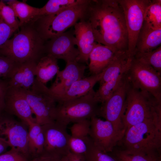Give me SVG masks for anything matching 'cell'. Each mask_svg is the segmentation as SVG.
<instances>
[{
  "label": "cell",
  "mask_w": 161,
  "mask_h": 161,
  "mask_svg": "<svg viewBox=\"0 0 161 161\" xmlns=\"http://www.w3.org/2000/svg\"><path fill=\"white\" fill-rule=\"evenodd\" d=\"M85 18L91 25L96 42L117 53L127 52L124 14L118 0H90Z\"/></svg>",
  "instance_id": "6da1fadb"
},
{
  "label": "cell",
  "mask_w": 161,
  "mask_h": 161,
  "mask_svg": "<svg viewBox=\"0 0 161 161\" xmlns=\"http://www.w3.org/2000/svg\"><path fill=\"white\" fill-rule=\"evenodd\" d=\"M32 24L20 27L0 48V55L7 56L18 64L33 61L37 63L46 55L44 40Z\"/></svg>",
  "instance_id": "7a4b0ae2"
},
{
  "label": "cell",
  "mask_w": 161,
  "mask_h": 161,
  "mask_svg": "<svg viewBox=\"0 0 161 161\" xmlns=\"http://www.w3.org/2000/svg\"><path fill=\"white\" fill-rule=\"evenodd\" d=\"M159 116H161V102L149 92L134 87L129 81L123 117L125 129Z\"/></svg>",
  "instance_id": "3957f363"
},
{
  "label": "cell",
  "mask_w": 161,
  "mask_h": 161,
  "mask_svg": "<svg viewBox=\"0 0 161 161\" xmlns=\"http://www.w3.org/2000/svg\"><path fill=\"white\" fill-rule=\"evenodd\" d=\"M122 141L125 150L158 153L161 146V116L129 127L126 130Z\"/></svg>",
  "instance_id": "277c9868"
},
{
  "label": "cell",
  "mask_w": 161,
  "mask_h": 161,
  "mask_svg": "<svg viewBox=\"0 0 161 161\" xmlns=\"http://www.w3.org/2000/svg\"><path fill=\"white\" fill-rule=\"evenodd\" d=\"M90 0L76 5L55 14L40 16L35 28L44 40L57 36L86 17Z\"/></svg>",
  "instance_id": "5b68a950"
},
{
  "label": "cell",
  "mask_w": 161,
  "mask_h": 161,
  "mask_svg": "<svg viewBox=\"0 0 161 161\" xmlns=\"http://www.w3.org/2000/svg\"><path fill=\"white\" fill-rule=\"evenodd\" d=\"M95 92L92 89L80 97L58 103L55 122L67 127L71 123L98 116L100 106L95 98Z\"/></svg>",
  "instance_id": "8992f818"
},
{
  "label": "cell",
  "mask_w": 161,
  "mask_h": 161,
  "mask_svg": "<svg viewBox=\"0 0 161 161\" xmlns=\"http://www.w3.org/2000/svg\"><path fill=\"white\" fill-rule=\"evenodd\" d=\"M22 89L35 115L36 123L42 126L55 122L56 102L46 85L35 78L30 88Z\"/></svg>",
  "instance_id": "52a82bcc"
},
{
  "label": "cell",
  "mask_w": 161,
  "mask_h": 161,
  "mask_svg": "<svg viewBox=\"0 0 161 161\" xmlns=\"http://www.w3.org/2000/svg\"><path fill=\"white\" fill-rule=\"evenodd\" d=\"M126 74L132 86L149 92L161 102V73L151 66L132 58Z\"/></svg>",
  "instance_id": "ba28073f"
},
{
  "label": "cell",
  "mask_w": 161,
  "mask_h": 161,
  "mask_svg": "<svg viewBox=\"0 0 161 161\" xmlns=\"http://www.w3.org/2000/svg\"><path fill=\"white\" fill-rule=\"evenodd\" d=\"M124 14L128 34L127 53L132 58L135 52L136 41L144 22V15L151 0H118Z\"/></svg>",
  "instance_id": "9c48e42d"
},
{
  "label": "cell",
  "mask_w": 161,
  "mask_h": 161,
  "mask_svg": "<svg viewBox=\"0 0 161 161\" xmlns=\"http://www.w3.org/2000/svg\"><path fill=\"white\" fill-rule=\"evenodd\" d=\"M129 81L126 74L123 75L113 93L100 107L98 116L111 123L118 131L125 132L123 122Z\"/></svg>",
  "instance_id": "30bf717a"
},
{
  "label": "cell",
  "mask_w": 161,
  "mask_h": 161,
  "mask_svg": "<svg viewBox=\"0 0 161 161\" xmlns=\"http://www.w3.org/2000/svg\"><path fill=\"white\" fill-rule=\"evenodd\" d=\"M27 126L11 116H0V139L25 157L29 154Z\"/></svg>",
  "instance_id": "8fae6325"
},
{
  "label": "cell",
  "mask_w": 161,
  "mask_h": 161,
  "mask_svg": "<svg viewBox=\"0 0 161 161\" xmlns=\"http://www.w3.org/2000/svg\"><path fill=\"white\" fill-rule=\"evenodd\" d=\"M90 120L89 137L94 145L105 152L112 151L122 141L125 132L118 131L111 123L97 116L92 117Z\"/></svg>",
  "instance_id": "7c38bea8"
},
{
  "label": "cell",
  "mask_w": 161,
  "mask_h": 161,
  "mask_svg": "<svg viewBox=\"0 0 161 161\" xmlns=\"http://www.w3.org/2000/svg\"><path fill=\"white\" fill-rule=\"evenodd\" d=\"M41 127L45 139L43 154L61 161L70 152L69 144L70 135L67 132V127L55 121Z\"/></svg>",
  "instance_id": "4fadbf2b"
},
{
  "label": "cell",
  "mask_w": 161,
  "mask_h": 161,
  "mask_svg": "<svg viewBox=\"0 0 161 161\" xmlns=\"http://www.w3.org/2000/svg\"><path fill=\"white\" fill-rule=\"evenodd\" d=\"M74 35V30H70L49 39L45 45L46 54L57 59H63L66 63L76 60L79 51L75 47L76 41Z\"/></svg>",
  "instance_id": "5bb4252c"
},
{
  "label": "cell",
  "mask_w": 161,
  "mask_h": 161,
  "mask_svg": "<svg viewBox=\"0 0 161 161\" xmlns=\"http://www.w3.org/2000/svg\"><path fill=\"white\" fill-rule=\"evenodd\" d=\"M5 111L18 117L28 127L36 123L31 108L21 89L8 86L5 97Z\"/></svg>",
  "instance_id": "9a60e30c"
},
{
  "label": "cell",
  "mask_w": 161,
  "mask_h": 161,
  "mask_svg": "<svg viewBox=\"0 0 161 161\" xmlns=\"http://www.w3.org/2000/svg\"><path fill=\"white\" fill-rule=\"evenodd\" d=\"M63 70L56 74L55 81L49 89L54 96L66 92L76 81L84 78L87 66L76 60L68 62Z\"/></svg>",
  "instance_id": "2e32d148"
},
{
  "label": "cell",
  "mask_w": 161,
  "mask_h": 161,
  "mask_svg": "<svg viewBox=\"0 0 161 161\" xmlns=\"http://www.w3.org/2000/svg\"><path fill=\"white\" fill-rule=\"evenodd\" d=\"M74 32L79 55L76 61L81 64H88L89 55L97 43L91 25L85 18L74 25Z\"/></svg>",
  "instance_id": "e0dca14e"
},
{
  "label": "cell",
  "mask_w": 161,
  "mask_h": 161,
  "mask_svg": "<svg viewBox=\"0 0 161 161\" xmlns=\"http://www.w3.org/2000/svg\"><path fill=\"white\" fill-rule=\"evenodd\" d=\"M103 74V71L98 74L92 75L76 81L63 94L56 96H53L56 102L58 103L72 100L86 95L101 80Z\"/></svg>",
  "instance_id": "ac0fdd59"
},
{
  "label": "cell",
  "mask_w": 161,
  "mask_h": 161,
  "mask_svg": "<svg viewBox=\"0 0 161 161\" xmlns=\"http://www.w3.org/2000/svg\"><path fill=\"white\" fill-rule=\"evenodd\" d=\"M122 54L116 53L106 46L97 43L89 57L88 66L91 74L96 75L101 73L114 59Z\"/></svg>",
  "instance_id": "d6986e66"
},
{
  "label": "cell",
  "mask_w": 161,
  "mask_h": 161,
  "mask_svg": "<svg viewBox=\"0 0 161 161\" xmlns=\"http://www.w3.org/2000/svg\"><path fill=\"white\" fill-rule=\"evenodd\" d=\"M37 63L29 61L19 64L12 77L8 79L9 86L27 90L33 84Z\"/></svg>",
  "instance_id": "ffe728a7"
},
{
  "label": "cell",
  "mask_w": 161,
  "mask_h": 161,
  "mask_svg": "<svg viewBox=\"0 0 161 161\" xmlns=\"http://www.w3.org/2000/svg\"><path fill=\"white\" fill-rule=\"evenodd\" d=\"M161 28L153 29L144 21L137 38L135 52L152 51L161 46Z\"/></svg>",
  "instance_id": "44dd1931"
},
{
  "label": "cell",
  "mask_w": 161,
  "mask_h": 161,
  "mask_svg": "<svg viewBox=\"0 0 161 161\" xmlns=\"http://www.w3.org/2000/svg\"><path fill=\"white\" fill-rule=\"evenodd\" d=\"M132 58L129 57L127 52L117 56L103 71L102 77L99 82L100 84L116 79L126 73Z\"/></svg>",
  "instance_id": "7402d4cb"
},
{
  "label": "cell",
  "mask_w": 161,
  "mask_h": 161,
  "mask_svg": "<svg viewBox=\"0 0 161 161\" xmlns=\"http://www.w3.org/2000/svg\"><path fill=\"white\" fill-rule=\"evenodd\" d=\"M57 60L49 55L42 57L37 63L36 79L46 85L60 71Z\"/></svg>",
  "instance_id": "603a6c76"
},
{
  "label": "cell",
  "mask_w": 161,
  "mask_h": 161,
  "mask_svg": "<svg viewBox=\"0 0 161 161\" xmlns=\"http://www.w3.org/2000/svg\"><path fill=\"white\" fill-rule=\"evenodd\" d=\"M7 4L12 8L18 18L19 27L27 24H33L39 17V8L29 5L25 1L11 0Z\"/></svg>",
  "instance_id": "cb8c5ba5"
},
{
  "label": "cell",
  "mask_w": 161,
  "mask_h": 161,
  "mask_svg": "<svg viewBox=\"0 0 161 161\" xmlns=\"http://www.w3.org/2000/svg\"><path fill=\"white\" fill-rule=\"evenodd\" d=\"M28 128L27 148L29 154H43L45 139L41 126L35 123Z\"/></svg>",
  "instance_id": "d4e9b609"
},
{
  "label": "cell",
  "mask_w": 161,
  "mask_h": 161,
  "mask_svg": "<svg viewBox=\"0 0 161 161\" xmlns=\"http://www.w3.org/2000/svg\"><path fill=\"white\" fill-rule=\"evenodd\" d=\"M88 1V0H49L44 6L39 8V17L55 14L73 6L85 3Z\"/></svg>",
  "instance_id": "484cf974"
},
{
  "label": "cell",
  "mask_w": 161,
  "mask_h": 161,
  "mask_svg": "<svg viewBox=\"0 0 161 161\" xmlns=\"http://www.w3.org/2000/svg\"><path fill=\"white\" fill-rule=\"evenodd\" d=\"M115 157L118 161H161L158 153H145L126 150L117 151Z\"/></svg>",
  "instance_id": "4316f807"
},
{
  "label": "cell",
  "mask_w": 161,
  "mask_h": 161,
  "mask_svg": "<svg viewBox=\"0 0 161 161\" xmlns=\"http://www.w3.org/2000/svg\"><path fill=\"white\" fill-rule=\"evenodd\" d=\"M144 21L150 28H161V0H151L145 10Z\"/></svg>",
  "instance_id": "83f0119b"
},
{
  "label": "cell",
  "mask_w": 161,
  "mask_h": 161,
  "mask_svg": "<svg viewBox=\"0 0 161 161\" xmlns=\"http://www.w3.org/2000/svg\"><path fill=\"white\" fill-rule=\"evenodd\" d=\"M134 58L140 62L152 67L161 73V46L148 52H136Z\"/></svg>",
  "instance_id": "f1b7e54d"
},
{
  "label": "cell",
  "mask_w": 161,
  "mask_h": 161,
  "mask_svg": "<svg viewBox=\"0 0 161 161\" xmlns=\"http://www.w3.org/2000/svg\"><path fill=\"white\" fill-rule=\"evenodd\" d=\"M85 141L87 148L84 155L85 161H118L115 157L96 147L89 137L86 138Z\"/></svg>",
  "instance_id": "f546056e"
},
{
  "label": "cell",
  "mask_w": 161,
  "mask_h": 161,
  "mask_svg": "<svg viewBox=\"0 0 161 161\" xmlns=\"http://www.w3.org/2000/svg\"><path fill=\"white\" fill-rule=\"evenodd\" d=\"M124 74L116 79L100 84L99 89L95 93V98L98 103H101V104H103L109 99Z\"/></svg>",
  "instance_id": "4dcf8cb0"
},
{
  "label": "cell",
  "mask_w": 161,
  "mask_h": 161,
  "mask_svg": "<svg viewBox=\"0 0 161 161\" xmlns=\"http://www.w3.org/2000/svg\"><path fill=\"white\" fill-rule=\"evenodd\" d=\"M0 19L15 32L19 27V21L10 6L0 0Z\"/></svg>",
  "instance_id": "1f68e13d"
},
{
  "label": "cell",
  "mask_w": 161,
  "mask_h": 161,
  "mask_svg": "<svg viewBox=\"0 0 161 161\" xmlns=\"http://www.w3.org/2000/svg\"><path fill=\"white\" fill-rule=\"evenodd\" d=\"M19 64L8 57L0 55V79H9Z\"/></svg>",
  "instance_id": "d6a6232c"
},
{
  "label": "cell",
  "mask_w": 161,
  "mask_h": 161,
  "mask_svg": "<svg viewBox=\"0 0 161 161\" xmlns=\"http://www.w3.org/2000/svg\"><path fill=\"white\" fill-rule=\"evenodd\" d=\"M90 119H84L74 123L70 127L72 137L85 140L89 136Z\"/></svg>",
  "instance_id": "836d02e7"
},
{
  "label": "cell",
  "mask_w": 161,
  "mask_h": 161,
  "mask_svg": "<svg viewBox=\"0 0 161 161\" xmlns=\"http://www.w3.org/2000/svg\"><path fill=\"white\" fill-rule=\"evenodd\" d=\"M85 139L72 137L70 135L69 144L70 152L75 154L84 156L87 148Z\"/></svg>",
  "instance_id": "e575fe53"
},
{
  "label": "cell",
  "mask_w": 161,
  "mask_h": 161,
  "mask_svg": "<svg viewBox=\"0 0 161 161\" xmlns=\"http://www.w3.org/2000/svg\"><path fill=\"white\" fill-rule=\"evenodd\" d=\"M0 161H28L24 155L11 148L9 151L0 155Z\"/></svg>",
  "instance_id": "d590c367"
},
{
  "label": "cell",
  "mask_w": 161,
  "mask_h": 161,
  "mask_svg": "<svg viewBox=\"0 0 161 161\" xmlns=\"http://www.w3.org/2000/svg\"><path fill=\"white\" fill-rule=\"evenodd\" d=\"M15 32L0 19V48Z\"/></svg>",
  "instance_id": "8d00e7d4"
},
{
  "label": "cell",
  "mask_w": 161,
  "mask_h": 161,
  "mask_svg": "<svg viewBox=\"0 0 161 161\" xmlns=\"http://www.w3.org/2000/svg\"><path fill=\"white\" fill-rule=\"evenodd\" d=\"M8 86V79H0V116L5 111V97Z\"/></svg>",
  "instance_id": "74e56055"
},
{
  "label": "cell",
  "mask_w": 161,
  "mask_h": 161,
  "mask_svg": "<svg viewBox=\"0 0 161 161\" xmlns=\"http://www.w3.org/2000/svg\"><path fill=\"white\" fill-rule=\"evenodd\" d=\"M61 161H85L84 156L78 155L70 152L62 159Z\"/></svg>",
  "instance_id": "f35d334b"
},
{
  "label": "cell",
  "mask_w": 161,
  "mask_h": 161,
  "mask_svg": "<svg viewBox=\"0 0 161 161\" xmlns=\"http://www.w3.org/2000/svg\"><path fill=\"white\" fill-rule=\"evenodd\" d=\"M8 147L7 144L0 139V155L3 154Z\"/></svg>",
  "instance_id": "ab89813d"
}]
</instances>
